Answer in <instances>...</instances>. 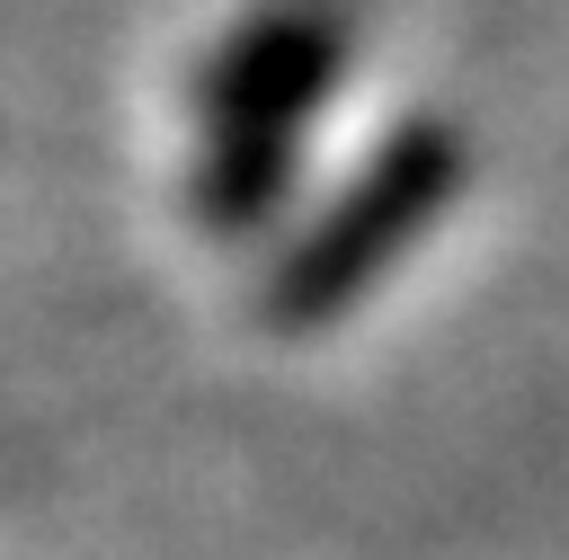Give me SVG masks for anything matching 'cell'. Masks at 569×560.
Returning a JSON list of instances; mask_svg holds the SVG:
<instances>
[{
  "instance_id": "6da1fadb",
  "label": "cell",
  "mask_w": 569,
  "mask_h": 560,
  "mask_svg": "<svg viewBox=\"0 0 569 560\" xmlns=\"http://www.w3.org/2000/svg\"><path fill=\"white\" fill-rule=\"evenodd\" d=\"M338 62H347V18L329 0H276L213 53L196 89V213L213 231H249L284 196L293 133L320 116Z\"/></svg>"
},
{
  "instance_id": "7a4b0ae2",
  "label": "cell",
  "mask_w": 569,
  "mask_h": 560,
  "mask_svg": "<svg viewBox=\"0 0 569 560\" xmlns=\"http://www.w3.org/2000/svg\"><path fill=\"white\" fill-rule=\"evenodd\" d=\"M453 196H462V133H453V124H400V133L329 196V213L276 258V276H267V293H258L267 329H320V320H338L373 276H391V258H400Z\"/></svg>"
}]
</instances>
